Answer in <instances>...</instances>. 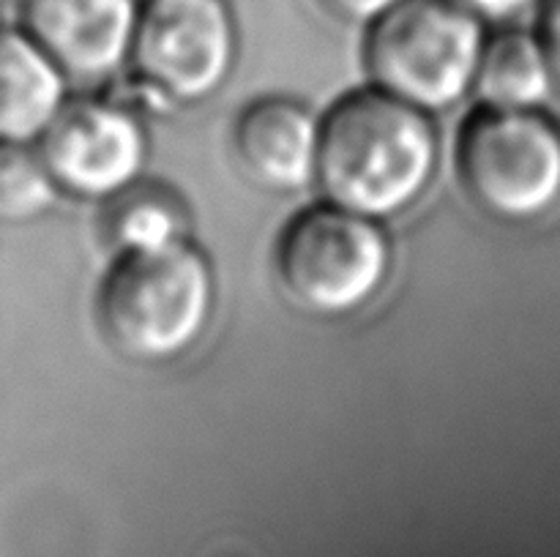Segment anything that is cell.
I'll use <instances>...</instances> for the list:
<instances>
[{
    "label": "cell",
    "mask_w": 560,
    "mask_h": 557,
    "mask_svg": "<svg viewBox=\"0 0 560 557\" xmlns=\"http://www.w3.org/2000/svg\"><path fill=\"white\" fill-rule=\"evenodd\" d=\"M438 137L424 109L386 91H361L328 109L315 178L328 202L366 218L408 211L430 186Z\"/></svg>",
    "instance_id": "obj_1"
},
{
    "label": "cell",
    "mask_w": 560,
    "mask_h": 557,
    "mask_svg": "<svg viewBox=\"0 0 560 557\" xmlns=\"http://www.w3.org/2000/svg\"><path fill=\"white\" fill-rule=\"evenodd\" d=\"M211 311V268L184 238L159 249L118 251L96 298L109 347L142 366L170 364L195 347Z\"/></svg>",
    "instance_id": "obj_2"
},
{
    "label": "cell",
    "mask_w": 560,
    "mask_h": 557,
    "mask_svg": "<svg viewBox=\"0 0 560 557\" xmlns=\"http://www.w3.org/2000/svg\"><path fill=\"white\" fill-rule=\"evenodd\" d=\"M481 47V16L457 0H399L370 22L364 52L381 91L446 109L474 87Z\"/></svg>",
    "instance_id": "obj_3"
},
{
    "label": "cell",
    "mask_w": 560,
    "mask_h": 557,
    "mask_svg": "<svg viewBox=\"0 0 560 557\" xmlns=\"http://www.w3.org/2000/svg\"><path fill=\"white\" fill-rule=\"evenodd\" d=\"M282 293L301 311L337 320L381 293L392 268V246L375 218L315 205L290 218L273 254Z\"/></svg>",
    "instance_id": "obj_4"
},
{
    "label": "cell",
    "mask_w": 560,
    "mask_h": 557,
    "mask_svg": "<svg viewBox=\"0 0 560 557\" xmlns=\"http://www.w3.org/2000/svg\"><path fill=\"white\" fill-rule=\"evenodd\" d=\"M457 173L481 213L534 222L560 200V131L534 109H481L459 131Z\"/></svg>",
    "instance_id": "obj_5"
},
{
    "label": "cell",
    "mask_w": 560,
    "mask_h": 557,
    "mask_svg": "<svg viewBox=\"0 0 560 557\" xmlns=\"http://www.w3.org/2000/svg\"><path fill=\"white\" fill-rule=\"evenodd\" d=\"M131 60L142 85L159 98H208L235 60L228 0H140Z\"/></svg>",
    "instance_id": "obj_6"
},
{
    "label": "cell",
    "mask_w": 560,
    "mask_h": 557,
    "mask_svg": "<svg viewBox=\"0 0 560 557\" xmlns=\"http://www.w3.org/2000/svg\"><path fill=\"white\" fill-rule=\"evenodd\" d=\"M38 140L55 186L85 200L124 194L145 162L140 123L109 102L63 104Z\"/></svg>",
    "instance_id": "obj_7"
},
{
    "label": "cell",
    "mask_w": 560,
    "mask_h": 557,
    "mask_svg": "<svg viewBox=\"0 0 560 557\" xmlns=\"http://www.w3.org/2000/svg\"><path fill=\"white\" fill-rule=\"evenodd\" d=\"M140 0H22V25L74 80H104L131 55Z\"/></svg>",
    "instance_id": "obj_8"
},
{
    "label": "cell",
    "mask_w": 560,
    "mask_h": 557,
    "mask_svg": "<svg viewBox=\"0 0 560 557\" xmlns=\"http://www.w3.org/2000/svg\"><path fill=\"white\" fill-rule=\"evenodd\" d=\"M317 134L310 109L288 98H260L235 120L233 151L252 183L295 191L315 178Z\"/></svg>",
    "instance_id": "obj_9"
},
{
    "label": "cell",
    "mask_w": 560,
    "mask_h": 557,
    "mask_svg": "<svg viewBox=\"0 0 560 557\" xmlns=\"http://www.w3.org/2000/svg\"><path fill=\"white\" fill-rule=\"evenodd\" d=\"M63 71L27 33L0 31V142H33L63 109Z\"/></svg>",
    "instance_id": "obj_10"
},
{
    "label": "cell",
    "mask_w": 560,
    "mask_h": 557,
    "mask_svg": "<svg viewBox=\"0 0 560 557\" xmlns=\"http://www.w3.org/2000/svg\"><path fill=\"white\" fill-rule=\"evenodd\" d=\"M474 87L487 107L534 109L552 87L545 47L525 31H503L485 38Z\"/></svg>",
    "instance_id": "obj_11"
},
{
    "label": "cell",
    "mask_w": 560,
    "mask_h": 557,
    "mask_svg": "<svg viewBox=\"0 0 560 557\" xmlns=\"http://www.w3.org/2000/svg\"><path fill=\"white\" fill-rule=\"evenodd\" d=\"M52 175L27 142H0V216L33 218L55 200Z\"/></svg>",
    "instance_id": "obj_12"
},
{
    "label": "cell",
    "mask_w": 560,
    "mask_h": 557,
    "mask_svg": "<svg viewBox=\"0 0 560 557\" xmlns=\"http://www.w3.org/2000/svg\"><path fill=\"white\" fill-rule=\"evenodd\" d=\"M118 251L159 249L173 240H180V216L178 208L170 200L153 194H137L126 200L109 222Z\"/></svg>",
    "instance_id": "obj_13"
},
{
    "label": "cell",
    "mask_w": 560,
    "mask_h": 557,
    "mask_svg": "<svg viewBox=\"0 0 560 557\" xmlns=\"http://www.w3.org/2000/svg\"><path fill=\"white\" fill-rule=\"evenodd\" d=\"M541 47H545L547 66H550L552 85L560 91V0H547L541 11Z\"/></svg>",
    "instance_id": "obj_14"
},
{
    "label": "cell",
    "mask_w": 560,
    "mask_h": 557,
    "mask_svg": "<svg viewBox=\"0 0 560 557\" xmlns=\"http://www.w3.org/2000/svg\"><path fill=\"white\" fill-rule=\"evenodd\" d=\"M328 14L339 16L345 22H366L377 20L381 14H386L392 5H397L399 0H317Z\"/></svg>",
    "instance_id": "obj_15"
},
{
    "label": "cell",
    "mask_w": 560,
    "mask_h": 557,
    "mask_svg": "<svg viewBox=\"0 0 560 557\" xmlns=\"http://www.w3.org/2000/svg\"><path fill=\"white\" fill-rule=\"evenodd\" d=\"M457 3H463L465 9H470L481 20L485 16L487 20H503V16H512L517 11L528 9L536 0H457Z\"/></svg>",
    "instance_id": "obj_16"
},
{
    "label": "cell",
    "mask_w": 560,
    "mask_h": 557,
    "mask_svg": "<svg viewBox=\"0 0 560 557\" xmlns=\"http://www.w3.org/2000/svg\"><path fill=\"white\" fill-rule=\"evenodd\" d=\"M0 9H3V0H0Z\"/></svg>",
    "instance_id": "obj_17"
}]
</instances>
